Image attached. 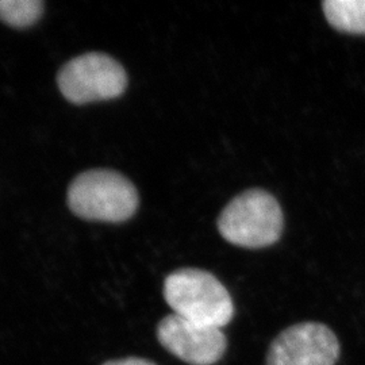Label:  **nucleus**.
<instances>
[{"label": "nucleus", "mask_w": 365, "mask_h": 365, "mask_svg": "<svg viewBox=\"0 0 365 365\" xmlns=\"http://www.w3.org/2000/svg\"><path fill=\"white\" fill-rule=\"evenodd\" d=\"M164 299L176 315L197 325L222 329L235 317V304L221 282L205 269L182 268L165 279Z\"/></svg>", "instance_id": "nucleus-1"}, {"label": "nucleus", "mask_w": 365, "mask_h": 365, "mask_svg": "<svg viewBox=\"0 0 365 365\" xmlns=\"http://www.w3.org/2000/svg\"><path fill=\"white\" fill-rule=\"evenodd\" d=\"M138 202L134 184L117 170H86L68 188L69 209L86 221H128L138 209Z\"/></svg>", "instance_id": "nucleus-2"}, {"label": "nucleus", "mask_w": 365, "mask_h": 365, "mask_svg": "<svg viewBox=\"0 0 365 365\" xmlns=\"http://www.w3.org/2000/svg\"><path fill=\"white\" fill-rule=\"evenodd\" d=\"M284 217L279 202L264 190H249L235 196L218 220L222 237L241 248H265L279 241Z\"/></svg>", "instance_id": "nucleus-3"}, {"label": "nucleus", "mask_w": 365, "mask_h": 365, "mask_svg": "<svg viewBox=\"0 0 365 365\" xmlns=\"http://www.w3.org/2000/svg\"><path fill=\"white\" fill-rule=\"evenodd\" d=\"M57 84L68 102L87 105L120 96L128 87V73L106 53H84L58 71Z\"/></svg>", "instance_id": "nucleus-4"}, {"label": "nucleus", "mask_w": 365, "mask_h": 365, "mask_svg": "<svg viewBox=\"0 0 365 365\" xmlns=\"http://www.w3.org/2000/svg\"><path fill=\"white\" fill-rule=\"evenodd\" d=\"M339 339L319 322H302L283 330L272 341L267 365H336Z\"/></svg>", "instance_id": "nucleus-5"}, {"label": "nucleus", "mask_w": 365, "mask_h": 365, "mask_svg": "<svg viewBox=\"0 0 365 365\" xmlns=\"http://www.w3.org/2000/svg\"><path fill=\"white\" fill-rule=\"evenodd\" d=\"M157 339L168 352L190 365L217 364L227 348L222 329L197 325L176 314L160 321Z\"/></svg>", "instance_id": "nucleus-6"}, {"label": "nucleus", "mask_w": 365, "mask_h": 365, "mask_svg": "<svg viewBox=\"0 0 365 365\" xmlns=\"http://www.w3.org/2000/svg\"><path fill=\"white\" fill-rule=\"evenodd\" d=\"M322 9L329 25L336 30L365 34V0H327Z\"/></svg>", "instance_id": "nucleus-7"}, {"label": "nucleus", "mask_w": 365, "mask_h": 365, "mask_svg": "<svg viewBox=\"0 0 365 365\" xmlns=\"http://www.w3.org/2000/svg\"><path fill=\"white\" fill-rule=\"evenodd\" d=\"M43 14L41 0H0V21L15 29L37 24Z\"/></svg>", "instance_id": "nucleus-8"}, {"label": "nucleus", "mask_w": 365, "mask_h": 365, "mask_svg": "<svg viewBox=\"0 0 365 365\" xmlns=\"http://www.w3.org/2000/svg\"><path fill=\"white\" fill-rule=\"evenodd\" d=\"M103 365H156L149 360L140 359V357H128V359H120V360H111L107 361Z\"/></svg>", "instance_id": "nucleus-9"}]
</instances>
